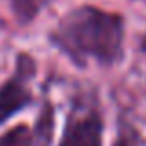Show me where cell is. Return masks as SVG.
<instances>
[{
  "mask_svg": "<svg viewBox=\"0 0 146 146\" xmlns=\"http://www.w3.org/2000/svg\"><path fill=\"white\" fill-rule=\"evenodd\" d=\"M37 76V61L30 52H19L13 72L0 83V126L35 104L32 83Z\"/></svg>",
  "mask_w": 146,
  "mask_h": 146,
  "instance_id": "7a4b0ae2",
  "label": "cell"
},
{
  "mask_svg": "<svg viewBox=\"0 0 146 146\" xmlns=\"http://www.w3.org/2000/svg\"><path fill=\"white\" fill-rule=\"evenodd\" d=\"M50 0H9V7L19 24L28 26L48 6Z\"/></svg>",
  "mask_w": 146,
  "mask_h": 146,
  "instance_id": "5b68a950",
  "label": "cell"
},
{
  "mask_svg": "<svg viewBox=\"0 0 146 146\" xmlns=\"http://www.w3.org/2000/svg\"><path fill=\"white\" fill-rule=\"evenodd\" d=\"M106 118L96 100H76L65 117L57 146H104Z\"/></svg>",
  "mask_w": 146,
  "mask_h": 146,
  "instance_id": "3957f363",
  "label": "cell"
},
{
  "mask_svg": "<svg viewBox=\"0 0 146 146\" xmlns=\"http://www.w3.org/2000/svg\"><path fill=\"white\" fill-rule=\"evenodd\" d=\"M48 44L76 68H113L124 61L126 17L93 4H80L59 17L46 33Z\"/></svg>",
  "mask_w": 146,
  "mask_h": 146,
  "instance_id": "6da1fadb",
  "label": "cell"
},
{
  "mask_svg": "<svg viewBox=\"0 0 146 146\" xmlns=\"http://www.w3.org/2000/svg\"><path fill=\"white\" fill-rule=\"evenodd\" d=\"M139 50H141V52H144V54H146V33H144V35H143V39H141Z\"/></svg>",
  "mask_w": 146,
  "mask_h": 146,
  "instance_id": "8992f818",
  "label": "cell"
},
{
  "mask_svg": "<svg viewBox=\"0 0 146 146\" xmlns=\"http://www.w3.org/2000/svg\"><path fill=\"white\" fill-rule=\"evenodd\" d=\"M131 2H144V0H131Z\"/></svg>",
  "mask_w": 146,
  "mask_h": 146,
  "instance_id": "52a82bcc",
  "label": "cell"
},
{
  "mask_svg": "<svg viewBox=\"0 0 146 146\" xmlns=\"http://www.w3.org/2000/svg\"><path fill=\"white\" fill-rule=\"evenodd\" d=\"M56 113L52 104H44L35 124H17L0 135V146H50L56 131Z\"/></svg>",
  "mask_w": 146,
  "mask_h": 146,
  "instance_id": "277c9868",
  "label": "cell"
}]
</instances>
